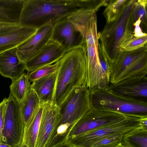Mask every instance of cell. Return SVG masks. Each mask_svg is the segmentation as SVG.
<instances>
[{
	"label": "cell",
	"instance_id": "obj_1",
	"mask_svg": "<svg viewBox=\"0 0 147 147\" xmlns=\"http://www.w3.org/2000/svg\"><path fill=\"white\" fill-rule=\"evenodd\" d=\"M78 0H24L19 24L37 29L53 26L80 9Z\"/></svg>",
	"mask_w": 147,
	"mask_h": 147
},
{
	"label": "cell",
	"instance_id": "obj_2",
	"mask_svg": "<svg viewBox=\"0 0 147 147\" xmlns=\"http://www.w3.org/2000/svg\"><path fill=\"white\" fill-rule=\"evenodd\" d=\"M61 62L52 102L59 106L71 92L85 82L86 60L82 47L65 53Z\"/></svg>",
	"mask_w": 147,
	"mask_h": 147
},
{
	"label": "cell",
	"instance_id": "obj_3",
	"mask_svg": "<svg viewBox=\"0 0 147 147\" xmlns=\"http://www.w3.org/2000/svg\"><path fill=\"white\" fill-rule=\"evenodd\" d=\"M136 1L128 0L119 16L106 23L103 30L98 33V40L110 65L115 61L121 49L134 37L131 14Z\"/></svg>",
	"mask_w": 147,
	"mask_h": 147
},
{
	"label": "cell",
	"instance_id": "obj_4",
	"mask_svg": "<svg viewBox=\"0 0 147 147\" xmlns=\"http://www.w3.org/2000/svg\"><path fill=\"white\" fill-rule=\"evenodd\" d=\"M59 106L60 119L51 137V140L56 143L66 141L74 125L91 108L85 82L75 88Z\"/></svg>",
	"mask_w": 147,
	"mask_h": 147
},
{
	"label": "cell",
	"instance_id": "obj_5",
	"mask_svg": "<svg viewBox=\"0 0 147 147\" xmlns=\"http://www.w3.org/2000/svg\"><path fill=\"white\" fill-rule=\"evenodd\" d=\"M91 108L111 110L141 118L147 117V102L135 100L116 95L107 89L89 92Z\"/></svg>",
	"mask_w": 147,
	"mask_h": 147
},
{
	"label": "cell",
	"instance_id": "obj_6",
	"mask_svg": "<svg viewBox=\"0 0 147 147\" xmlns=\"http://www.w3.org/2000/svg\"><path fill=\"white\" fill-rule=\"evenodd\" d=\"M144 75H147V44L134 51L119 53L111 65L110 83Z\"/></svg>",
	"mask_w": 147,
	"mask_h": 147
},
{
	"label": "cell",
	"instance_id": "obj_7",
	"mask_svg": "<svg viewBox=\"0 0 147 147\" xmlns=\"http://www.w3.org/2000/svg\"><path fill=\"white\" fill-rule=\"evenodd\" d=\"M130 116L119 122L74 136L67 140V143L75 147H92L96 142L112 134H125L141 127L142 118Z\"/></svg>",
	"mask_w": 147,
	"mask_h": 147
},
{
	"label": "cell",
	"instance_id": "obj_8",
	"mask_svg": "<svg viewBox=\"0 0 147 147\" xmlns=\"http://www.w3.org/2000/svg\"><path fill=\"white\" fill-rule=\"evenodd\" d=\"M24 128L21 104L10 93L7 99L1 143L18 147L23 141Z\"/></svg>",
	"mask_w": 147,
	"mask_h": 147
},
{
	"label": "cell",
	"instance_id": "obj_9",
	"mask_svg": "<svg viewBox=\"0 0 147 147\" xmlns=\"http://www.w3.org/2000/svg\"><path fill=\"white\" fill-rule=\"evenodd\" d=\"M130 116L131 115L116 111L91 108L74 125L67 140L78 135L119 122Z\"/></svg>",
	"mask_w": 147,
	"mask_h": 147
},
{
	"label": "cell",
	"instance_id": "obj_10",
	"mask_svg": "<svg viewBox=\"0 0 147 147\" xmlns=\"http://www.w3.org/2000/svg\"><path fill=\"white\" fill-rule=\"evenodd\" d=\"M82 47L86 60L85 82L89 92L96 89H107L110 84V74L101 66L98 45H88L84 42Z\"/></svg>",
	"mask_w": 147,
	"mask_h": 147
},
{
	"label": "cell",
	"instance_id": "obj_11",
	"mask_svg": "<svg viewBox=\"0 0 147 147\" xmlns=\"http://www.w3.org/2000/svg\"><path fill=\"white\" fill-rule=\"evenodd\" d=\"M107 89L125 98L147 102V75L129 77L115 84L110 83Z\"/></svg>",
	"mask_w": 147,
	"mask_h": 147
},
{
	"label": "cell",
	"instance_id": "obj_12",
	"mask_svg": "<svg viewBox=\"0 0 147 147\" xmlns=\"http://www.w3.org/2000/svg\"><path fill=\"white\" fill-rule=\"evenodd\" d=\"M50 40L59 45L65 53L82 47L84 42L80 33L67 17L53 26Z\"/></svg>",
	"mask_w": 147,
	"mask_h": 147
},
{
	"label": "cell",
	"instance_id": "obj_13",
	"mask_svg": "<svg viewBox=\"0 0 147 147\" xmlns=\"http://www.w3.org/2000/svg\"><path fill=\"white\" fill-rule=\"evenodd\" d=\"M53 26L47 25L38 29L36 33L17 48V54L24 63L36 55L51 40Z\"/></svg>",
	"mask_w": 147,
	"mask_h": 147
},
{
	"label": "cell",
	"instance_id": "obj_14",
	"mask_svg": "<svg viewBox=\"0 0 147 147\" xmlns=\"http://www.w3.org/2000/svg\"><path fill=\"white\" fill-rule=\"evenodd\" d=\"M42 106V115L34 147H46L60 117L59 106L51 102L45 103Z\"/></svg>",
	"mask_w": 147,
	"mask_h": 147
},
{
	"label": "cell",
	"instance_id": "obj_15",
	"mask_svg": "<svg viewBox=\"0 0 147 147\" xmlns=\"http://www.w3.org/2000/svg\"><path fill=\"white\" fill-rule=\"evenodd\" d=\"M65 52L56 43L51 40L34 57L24 63L27 73L58 61Z\"/></svg>",
	"mask_w": 147,
	"mask_h": 147
},
{
	"label": "cell",
	"instance_id": "obj_16",
	"mask_svg": "<svg viewBox=\"0 0 147 147\" xmlns=\"http://www.w3.org/2000/svg\"><path fill=\"white\" fill-rule=\"evenodd\" d=\"M26 70L24 63L20 60L16 48L0 54V74L12 80L24 74Z\"/></svg>",
	"mask_w": 147,
	"mask_h": 147
},
{
	"label": "cell",
	"instance_id": "obj_17",
	"mask_svg": "<svg viewBox=\"0 0 147 147\" xmlns=\"http://www.w3.org/2000/svg\"><path fill=\"white\" fill-rule=\"evenodd\" d=\"M71 22L80 33L86 45H98L96 12L94 13L91 17L85 15L76 17Z\"/></svg>",
	"mask_w": 147,
	"mask_h": 147
},
{
	"label": "cell",
	"instance_id": "obj_18",
	"mask_svg": "<svg viewBox=\"0 0 147 147\" xmlns=\"http://www.w3.org/2000/svg\"><path fill=\"white\" fill-rule=\"evenodd\" d=\"M37 30L20 26L15 29L0 34V54L17 48L34 35Z\"/></svg>",
	"mask_w": 147,
	"mask_h": 147
},
{
	"label": "cell",
	"instance_id": "obj_19",
	"mask_svg": "<svg viewBox=\"0 0 147 147\" xmlns=\"http://www.w3.org/2000/svg\"><path fill=\"white\" fill-rule=\"evenodd\" d=\"M58 71L36 80L31 84V90L38 96L40 106L53 102Z\"/></svg>",
	"mask_w": 147,
	"mask_h": 147
},
{
	"label": "cell",
	"instance_id": "obj_20",
	"mask_svg": "<svg viewBox=\"0 0 147 147\" xmlns=\"http://www.w3.org/2000/svg\"><path fill=\"white\" fill-rule=\"evenodd\" d=\"M24 0H0V22L19 24Z\"/></svg>",
	"mask_w": 147,
	"mask_h": 147
},
{
	"label": "cell",
	"instance_id": "obj_21",
	"mask_svg": "<svg viewBox=\"0 0 147 147\" xmlns=\"http://www.w3.org/2000/svg\"><path fill=\"white\" fill-rule=\"evenodd\" d=\"M21 112L24 123V127L28 126L37 115L40 107L36 94L31 90L21 104Z\"/></svg>",
	"mask_w": 147,
	"mask_h": 147
},
{
	"label": "cell",
	"instance_id": "obj_22",
	"mask_svg": "<svg viewBox=\"0 0 147 147\" xmlns=\"http://www.w3.org/2000/svg\"><path fill=\"white\" fill-rule=\"evenodd\" d=\"M28 73L12 80L10 86V94L21 104L25 99L31 90V84L28 77Z\"/></svg>",
	"mask_w": 147,
	"mask_h": 147
},
{
	"label": "cell",
	"instance_id": "obj_23",
	"mask_svg": "<svg viewBox=\"0 0 147 147\" xmlns=\"http://www.w3.org/2000/svg\"><path fill=\"white\" fill-rule=\"evenodd\" d=\"M121 143L128 147H147V130L141 127L131 130L123 135Z\"/></svg>",
	"mask_w": 147,
	"mask_h": 147
},
{
	"label": "cell",
	"instance_id": "obj_24",
	"mask_svg": "<svg viewBox=\"0 0 147 147\" xmlns=\"http://www.w3.org/2000/svg\"><path fill=\"white\" fill-rule=\"evenodd\" d=\"M42 111L41 106L36 116L27 127L24 128L22 142L28 147H34L38 131Z\"/></svg>",
	"mask_w": 147,
	"mask_h": 147
},
{
	"label": "cell",
	"instance_id": "obj_25",
	"mask_svg": "<svg viewBox=\"0 0 147 147\" xmlns=\"http://www.w3.org/2000/svg\"><path fill=\"white\" fill-rule=\"evenodd\" d=\"M128 1H109L103 13L106 20V23L114 21L119 16L125 8Z\"/></svg>",
	"mask_w": 147,
	"mask_h": 147
},
{
	"label": "cell",
	"instance_id": "obj_26",
	"mask_svg": "<svg viewBox=\"0 0 147 147\" xmlns=\"http://www.w3.org/2000/svg\"><path fill=\"white\" fill-rule=\"evenodd\" d=\"M147 5L146 0H136L131 14L133 25L141 24L147 27Z\"/></svg>",
	"mask_w": 147,
	"mask_h": 147
},
{
	"label": "cell",
	"instance_id": "obj_27",
	"mask_svg": "<svg viewBox=\"0 0 147 147\" xmlns=\"http://www.w3.org/2000/svg\"><path fill=\"white\" fill-rule=\"evenodd\" d=\"M60 59L53 64L42 67L28 73V77L30 82H32L58 71L60 65Z\"/></svg>",
	"mask_w": 147,
	"mask_h": 147
},
{
	"label": "cell",
	"instance_id": "obj_28",
	"mask_svg": "<svg viewBox=\"0 0 147 147\" xmlns=\"http://www.w3.org/2000/svg\"><path fill=\"white\" fill-rule=\"evenodd\" d=\"M124 134L119 133L110 135L97 141L92 147H115L121 143Z\"/></svg>",
	"mask_w": 147,
	"mask_h": 147
},
{
	"label": "cell",
	"instance_id": "obj_29",
	"mask_svg": "<svg viewBox=\"0 0 147 147\" xmlns=\"http://www.w3.org/2000/svg\"><path fill=\"white\" fill-rule=\"evenodd\" d=\"M147 34L141 36L134 37L121 49V51H131L143 47L147 44Z\"/></svg>",
	"mask_w": 147,
	"mask_h": 147
},
{
	"label": "cell",
	"instance_id": "obj_30",
	"mask_svg": "<svg viewBox=\"0 0 147 147\" xmlns=\"http://www.w3.org/2000/svg\"><path fill=\"white\" fill-rule=\"evenodd\" d=\"M109 1L105 0H79L80 8L93 10L96 12L102 6H107Z\"/></svg>",
	"mask_w": 147,
	"mask_h": 147
},
{
	"label": "cell",
	"instance_id": "obj_31",
	"mask_svg": "<svg viewBox=\"0 0 147 147\" xmlns=\"http://www.w3.org/2000/svg\"><path fill=\"white\" fill-rule=\"evenodd\" d=\"M7 99L6 98H4L0 103V143H1L2 141L4 116L6 109Z\"/></svg>",
	"mask_w": 147,
	"mask_h": 147
},
{
	"label": "cell",
	"instance_id": "obj_32",
	"mask_svg": "<svg viewBox=\"0 0 147 147\" xmlns=\"http://www.w3.org/2000/svg\"><path fill=\"white\" fill-rule=\"evenodd\" d=\"M19 24H8L0 25V34L5 33L18 28Z\"/></svg>",
	"mask_w": 147,
	"mask_h": 147
},
{
	"label": "cell",
	"instance_id": "obj_33",
	"mask_svg": "<svg viewBox=\"0 0 147 147\" xmlns=\"http://www.w3.org/2000/svg\"><path fill=\"white\" fill-rule=\"evenodd\" d=\"M141 127L147 130V117L142 118L140 123Z\"/></svg>",
	"mask_w": 147,
	"mask_h": 147
},
{
	"label": "cell",
	"instance_id": "obj_34",
	"mask_svg": "<svg viewBox=\"0 0 147 147\" xmlns=\"http://www.w3.org/2000/svg\"><path fill=\"white\" fill-rule=\"evenodd\" d=\"M52 147H75L67 143H64Z\"/></svg>",
	"mask_w": 147,
	"mask_h": 147
},
{
	"label": "cell",
	"instance_id": "obj_35",
	"mask_svg": "<svg viewBox=\"0 0 147 147\" xmlns=\"http://www.w3.org/2000/svg\"><path fill=\"white\" fill-rule=\"evenodd\" d=\"M0 147H13L8 144L2 143H0Z\"/></svg>",
	"mask_w": 147,
	"mask_h": 147
},
{
	"label": "cell",
	"instance_id": "obj_36",
	"mask_svg": "<svg viewBox=\"0 0 147 147\" xmlns=\"http://www.w3.org/2000/svg\"><path fill=\"white\" fill-rule=\"evenodd\" d=\"M18 147H28L26 144L22 142Z\"/></svg>",
	"mask_w": 147,
	"mask_h": 147
},
{
	"label": "cell",
	"instance_id": "obj_37",
	"mask_svg": "<svg viewBox=\"0 0 147 147\" xmlns=\"http://www.w3.org/2000/svg\"><path fill=\"white\" fill-rule=\"evenodd\" d=\"M115 147H128L127 146H126L123 144H122L121 143L120 144Z\"/></svg>",
	"mask_w": 147,
	"mask_h": 147
},
{
	"label": "cell",
	"instance_id": "obj_38",
	"mask_svg": "<svg viewBox=\"0 0 147 147\" xmlns=\"http://www.w3.org/2000/svg\"><path fill=\"white\" fill-rule=\"evenodd\" d=\"M7 24V23H5L0 22V25H2V24Z\"/></svg>",
	"mask_w": 147,
	"mask_h": 147
}]
</instances>
